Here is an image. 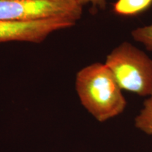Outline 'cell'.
<instances>
[{"mask_svg":"<svg viewBox=\"0 0 152 152\" xmlns=\"http://www.w3.org/2000/svg\"><path fill=\"white\" fill-rule=\"evenodd\" d=\"M75 88L81 104L99 122L120 115L127 106L122 90L105 64L95 63L77 72Z\"/></svg>","mask_w":152,"mask_h":152,"instance_id":"6da1fadb","label":"cell"},{"mask_svg":"<svg viewBox=\"0 0 152 152\" xmlns=\"http://www.w3.org/2000/svg\"><path fill=\"white\" fill-rule=\"evenodd\" d=\"M104 64L122 90L152 96V59L143 51L124 42L106 56Z\"/></svg>","mask_w":152,"mask_h":152,"instance_id":"7a4b0ae2","label":"cell"},{"mask_svg":"<svg viewBox=\"0 0 152 152\" xmlns=\"http://www.w3.org/2000/svg\"><path fill=\"white\" fill-rule=\"evenodd\" d=\"M83 7L77 0H0V20L32 22L62 18L76 23Z\"/></svg>","mask_w":152,"mask_h":152,"instance_id":"3957f363","label":"cell"},{"mask_svg":"<svg viewBox=\"0 0 152 152\" xmlns=\"http://www.w3.org/2000/svg\"><path fill=\"white\" fill-rule=\"evenodd\" d=\"M76 23L62 18L32 22L0 20V42L9 41L40 43L51 33L71 28Z\"/></svg>","mask_w":152,"mask_h":152,"instance_id":"277c9868","label":"cell"},{"mask_svg":"<svg viewBox=\"0 0 152 152\" xmlns=\"http://www.w3.org/2000/svg\"><path fill=\"white\" fill-rule=\"evenodd\" d=\"M152 6V0H117L113 4L114 14L123 17H133L143 14Z\"/></svg>","mask_w":152,"mask_h":152,"instance_id":"5b68a950","label":"cell"},{"mask_svg":"<svg viewBox=\"0 0 152 152\" xmlns=\"http://www.w3.org/2000/svg\"><path fill=\"white\" fill-rule=\"evenodd\" d=\"M134 125L142 132L152 135V96L144 101L143 107L134 118Z\"/></svg>","mask_w":152,"mask_h":152,"instance_id":"8992f818","label":"cell"},{"mask_svg":"<svg viewBox=\"0 0 152 152\" xmlns=\"http://www.w3.org/2000/svg\"><path fill=\"white\" fill-rule=\"evenodd\" d=\"M134 40L142 43L149 51H152V24L140 27L131 33Z\"/></svg>","mask_w":152,"mask_h":152,"instance_id":"52a82bcc","label":"cell"},{"mask_svg":"<svg viewBox=\"0 0 152 152\" xmlns=\"http://www.w3.org/2000/svg\"><path fill=\"white\" fill-rule=\"evenodd\" d=\"M82 7L91 4L90 11L92 14H96L99 10H105L106 7V0H77Z\"/></svg>","mask_w":152,"mask_h":152,"instance_id":"ba28073f","label":"cell"}]
</instances>
